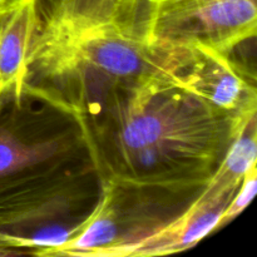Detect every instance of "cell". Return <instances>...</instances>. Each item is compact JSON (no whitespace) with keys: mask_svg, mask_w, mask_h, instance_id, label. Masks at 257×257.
I'll use <instances>...</instances> for the list:
<instances>
[{"mask_svg":"<svg viewBox=\"0 0 257 257\" xmlns=\"http://www.w3.org/2000/svg\"><path fill=\"white\" fill-rule=\"evenodd\" d=\"M230 200L200 192L183 212L118 247L112 257L162 256L192 248L217 230Z\"/></svg>","mask_w":257,"mask_h":257,"instance_id":"cell-7","label":"cell"},{"mask_svg":"<svg viewBox=\"0 0 257 257\" xmlns=\"http://www.w3.org/2000/svg\"><path fill=\"white\" fill-rule=\"evenodd\" d=\"M122 205L120 188L104 180L99 200L80 220L74 237L44 256L112 257L118 247L163 222L158 218L143 220L140 215L133 217Z\"/></svg>","mask_w":257,"mask_h":257,"instance_id":"cell-6","label":"cell"},{"mask_svg":"<svg viewBox=\"0 0 257 257\" xmlns=\"http://www.w3.org/2000/svg\"><path fill=\"white\" fill-rule=\"evenodd\" d=\"M256 115H253L237 131L201 192L213 197L232 198L243 176L256 166Z\"/></svg>","mask_w":257,"mask_h":257,"instance_id":"cell-10","label":"cell"},{"mask_svg":"<svg viewBox=\"0 0 257 257\" xmlns=\"http://www.w3.org/2000/svg\"><path fill=\"white\" fill-rule=\"evenodd\" d=\"M253 115L226 114L152 73L127 89L108 124L105 181L135 193L203 188Z\"/></svg>","mask_w":257,"mask_h":257,"instance_id":"cell-1","label":"cell"},{"mask_svg":"<svg viewBox=\"0 0 257 257\" xmlns=\"http://www.w3.org/2000/svg\"><path fill=\"white\" fill-rule=\"evenodd\" d=\"M13 3H14V0H0V18L9 10V8L13 5Z\"/></svg>","mask_w":257,"mask_h":257,"instance_id":"cell-12","label":"cell"},{"mask_svg":"<svg viewBox=\"0 0 257 257\" xmlns=\"http://www.w3.org/2000/svg\"><path fill=\"white\" fill-rule=\"evenodd\" d=\"M145 0H47L29 53V80L87 90L130 89L152 74L160 54L143 32Z\"/></svg>","mask_w":257,"mask_h":257,"instance_id":"cell-2","label":"cell"},{"mask_svg":"<svg viewBox=\"0 0 257 257\" xmlns=\"http://www.w3.org/2000/svg\"><path fill=\"white\" fill-rule=\"evenodd\" d=\"M256 191H257V166L251 168V170L243 176L237 191H236V193L232 196V198L230 200L228 205L226 206V208L223 210L217 228L223 227L226 223L231 222L233 218H236L238 215H241V212H242V211L250 205L252 198L255 197Z\"/></svg>","mask_w":257,"mask_h":257,"instance_id":"cell-11","label":"cell"},{"mask_svg":"<svg viewBox=\"0 0 257 257\" xmlns=\"http://www.w3.org/2000/svg\"><path fill=\"white\" fill-rule=\"evenodd\" d=\"M40 0H14L0 18V104L22 100L29 87V53L39 22Z\"/></svg>","mask_w":257,"mask_h":257,"instance_id":"cell-8","label":"cell"},{"mask_svg":"<svg viewBox=\"0 0 257 257\" xmlns=\"http://www.w3.org/2000/svg\"><path fill=\"white\" fill-rule=\"evenodd\" d=\"M160 54L156 73L206 104L236 118L256 114L257 93L228 53L203 45L155 49Z\"/></svg>","mask_w":257,"mask_h":257,"instance_id":"cell-4","label":"cell"},{"mask_svg":"<svg viewBox=\"0 0 257 257\" xmlns=\"http://www.w3.org/2000/svg\"><path fill=\"white\" fill-rule=\"evenodd\" d=\"M256 28V0L143 2V32L153 49L203 45L230 53Z\"/></svg>","mask_w":257,"mask_h":257,"instance_id":"cell-3","label":"cell"},{"mask_svg":"<svg viewBox=\"0 0 257 257\" xmlns=\"http://www.w3.org/2000/svg\"><path fill=\"white\" fill-rule=\"evenodd\" d=\"M67 148L65 137L32 141L22 137L7 124H0V186L28 170L55 160Z\"/></svg>","mask_w":257,"mask_h":257,"instance_id":"cell-9","label":"cell"},{"mask_svg":"<svg viewBox=\"0 0 257 257\" xmlns=\"http://www.w3.org/2000/svg\"><path fill=\"white\" fill-rule=\"evenodd\" d=\"M0 105H2V104H0Z\"/></svg>","mask_w":257,"mask_h":257,"instance_id":"cell-13","label":"cell"},{"mask_svg":"<svg viewBox=\"0 0 257 257\" xmlns=\"http://www.w3.org/2000/svg\"><path fill=\"white\" fill-rule=\"evenodd\" d=\"M72 176L15 178L0 186V248H25L33 236L67 222L84 200ZM72 218V217H70Z\"/></svg>","mask_w":257,"mask_h":257,"instance_id":"cell-5","label":"cell"}]
</instances>
